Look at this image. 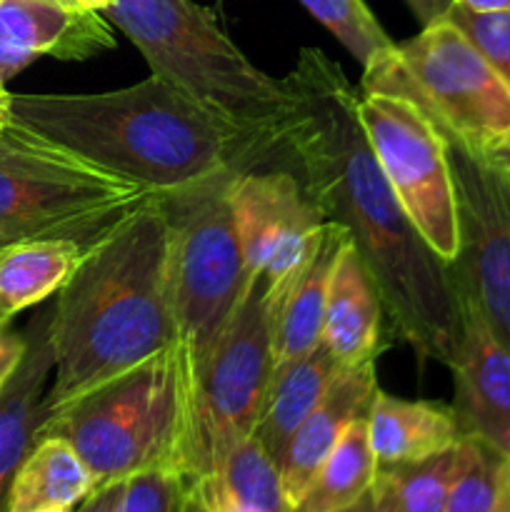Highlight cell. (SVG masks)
Listing matches in <instances>:
<instances>
[{
    "label": "cell",
    "mask_w": 510,
    "mask_h": 512,
    "mask_svg": "<svg viewBox=\"0 0 510 512\" xmlns=\"http://www.w3.org/2000/svg\"><path fill=\"white\" fill-rule=\"evenodd\" d=\"M65 3H70V5H78V0H65ZM80 8V5H78Z\"/></svg>",
    "instance_id": "b9f144b4"
},
{
    "label": "cell",
    "mask_w": 510,
    "mask_h": 512,
    "mask_svg": "<svg viewBox=\"0 0 510 512\" xmlns=\"http://www.w3.org/2000/svg\"><path fill=\"white\" fill-rule=\"evenodd\" d=\"M188 478L175 468L130 475L113 512H185Z\"/></svg>",
    "instance_id": "83f0119b"
},
{
    "label": "cell",
    "mask_w": 510,
    "mask_h": 512,
    "mask_svg": "<svg viewBox=\"0 0 510 512\" xmlns=\"http://www.w3.org/2000/svg\"><path fill=\"white\" fill-rule=\"evenodd\" d=\"M488 158L493 160V163H498L500 168H503V170H508V173H510V140H508V143L503 145V148L498 150V153L488 155Z\"/></svg>",
    "instance_id": "74e56055"
},
{
    "label": "cell",
    "mask_w": 510,
    "mask_h": 512,
    "mask_svg": "<svg viewBox=\"0 0 510 512\" xmlns=\"http://www.w3.org/2000/svg\"><path fill=\"white\" fill-rule=\"evenodd\" d=\"M493 512H510V463H508V470H505L503 488H500L498 503H495Z\"/></svg>",
    "instance_id": "8d00e7d4"
},
{
    "label": "cell",
    "mask_w": 510,
    "mask_h": 512,
    "mask_svg": "<svg viewBox=\"0 0 510 512\" xmlns=\"http://www.w3.org/2000/svg\"><path fill=\"white\" fill-rule=\"evenodd\" d=\"M360 85L415 100L435 128L480 155L498 153L510 140V85L448 15L395 43L393 53L363 70Z\"/></svg>",
    "instance_id": "ba28073f"
},
{
    "label": "cell",
    "mask_w": 510,
    "mask_h": 512,
    "mask_svg": "<svg viewBox=\"0 0 510 512\" xmlns=\"http://www.w3.org/2000/svg\"><path fill=\"white\" fill-rule=\"evenodd\" d=\"M113 3H115V0H78L80 8L98 10V13H105V10H108Z\"/></svg>",
    "instance_id": "f35d334b"
},
{
    "label": "cell",
    "mask_w": 510,
    "mask_h": 512,
    "mask_svg": "<svg viewBox=\"0 0 510 512\" xmlns=\"http://www.w3.org/2000/svg\"><path fill=\"white\" fill-rule=\"evenodd\" d=\"M158 198L10 118L0 133V248L75 240L90 248Z\"/></svg>",
    "instance_id": "8992f818"
},
{
    "label": "cell",
    "mask_w": 510,
    "mask_h": 512,
    "mask_svg": "<svg viewBox=\"0 0 510 512\" xmlns=\"http://www.w3.org/2000/svg\"><path fill=\"white\" fill-rule=\"evenodd\" d=\"M10 118H13V93L0 88V133L10 123Z\"/></svg>",
    "instance_id": "d590c367"
},
{
    "label": "cell",
    "mask_w": 510,
    "mask_h": 512,
    "mask_svg": "<svg viewBox=\"0 0 510 512\" xmlns=\"http://www.w3.org/2000/svg\"><path fill=\"white\" fill-rule=\"evenodd\" d=\"M310 15L363 65V70L395 50V43L365 0H300Z\"/></svg>",
    "instance_id": "484cf974"
},
{
    "label": "cell",
    "mask_w": 510,
    "mask_h": 512,
    "mask_svg": "<svg viewBox=\"0 0 510 512\" xmlns=\"http://www.w3.org/2000/svg\"><path fill=\"white\" fill-rule=\"evenodd\" d=\"M453 5L473 10V13H500V10H510V0H453Z\"/></svg>",
    "instance_id": "836d02e7"
},
{
    "label": "cell",
    "mask_w": 510,
    "mask_h": 512,
    "mask_svg": "<svg viewBox=\"0 0 510 512\" xmlns=\"http://www.w3.org/2000/svg\"><path fill=\"white\" fill-rule=\"evenodd\" d=\"M185 512H255L230 498L215 478H188Z\"/></svg>",
    "instance_id": "f546056e"
},
{
    "label": "cell",
    "mask_w": 510,
    "mask_h": 512,
    "mask_svg": "<svg viewBox=\"0 0 510 512\" xmlns=\"http://www.w3.org/2000/svg\"><path fill=\"white\" fill-rule=\"evenodd\" d=\"M170 343L168 220L155 198L85 250L50 310V415Z\"/></svg>",
    "instance_id": "7a4b0ae2"
},
{
    "label": "cell",
    "mask_w": 510,
    "mask_h": 512,
    "mask_svg": "<svg viewBox=\"0 0 510 512\" xmlns=\"http://www.w3.org/2000/svg\"><path fill=\"white\" fill-rule=\"evenodd\" d=\"M343 512H395V510L390 508V505L385 503L378 493H375V488H370V493L365 495V498H360L353 508H348Z\"/></svg>",
    "instance_id": "e575fe53"
},
{
    "label": "cell",
    "mask_w": 510,
    "mask_h": 512,
    "mask_svg": "<svg viewBox=\"0 0 510 512\" xmlns=\"http://www.w3.org/2000/svg\"><path fill=\"white\" fill-rule=\"evenodd\" d=\"M115 48V33L98 10L53 0L0 3V88L33 60H88Z\"/></svg>",
    "instance_id": "5bb4252c"
},
{
    "label": "cell",
    "mask_w": 510,
    "mask_h": 512,
    "mask_svg": "<svg viewBox=\"0 0 510 512\" xmlns=\"http://www.w3.org/2000/svg\"><path fill=\"white\" fill-rule=\"evenodd\" d=\"M95 490L93 473L60 435H43L15 473L8 512L75 508Z\"/></svg>",
    "instance_id": "44dd1931"
},
{
    "label": "cell",
    "mask_w": 510,
    "mask_h": 512,
    "mask_svg": "<svg viewBox=\"0 0 510 512\" xmlns=\"http://www.w3.org/2000/svg\"><path fill=\"white\" fill-rule=\"evenodd\" d=\"M35 512H73V508H43V510H35Z\"/></svg>",
    "instance_id": "ab89813d"
},
{
    "label": "cell",
    "mask_w": 510,
    "mask_h": 512,
    "mask_svg": "<svg viewBox=\"0 0 510 512\" xmlns=\"http://www.w3.org/2000/svg\"><path fill=\"white\" fill-rule=\"evenodd\" d=\"M338 368L340 363L335 360V355L320 340L310 353L273 375L253 435L275 463L280 460L285 445L300 428V423L320 403Z\"/></svg>",
    "instance_id": "ffe728a7"
},
{
    "label": "cell",
    "mask_w": 510,
    "mask_h": 512,
    "mask_svg": "<svg viewBox=\"0 0 510 512\" xmlns=\"http://www.w3.org/2000/svg\"><path fill=\"white\" fill-rule=\"evenodd\" d=\"M378 470V458L370 448L368 415H360L320 465L295 512H343L353 508L370 493Z\"/></svg>",
    "instance_id": "603a6c76"
},
{
    "label": "cell",
    "mask_w": 510,
    "mask_h": 512,
    "mask_svg": "<svg viewBox=\"0 0 510 512\" xmlns=\"http://www.w3.org/2000/svg\"><path fill=\"white\" fill-rule=\"evenodd\" d=\"M43 435H60L73 445L95 488L155 468L185 473L188 403L173 350L50 415Z\"/></svg>",
    "instance_id": "52a82bcc"
},
{
    "label": "cell",
    "mask_w": 510,
    "mask_h": 512,
    "mask_svg": "<svg viewBox=\"0 0 510 512\" xmlns=\"http://www.w3.org/2000/svg\"><path fill=\"white\" fill-rule=\"evenodd\" d=\"M230 200L248 275L263 278L270 293L283 288L313 253L323 213L280 163L240 170Z\"/></svg>",
    "instance_id": "7c38bea8"
},
{
    "label": "cell",
    "mask_w": 510,
    "mask_h": 512,
    "mask_svg": "<svg viewBox=\"0 0 510 512\" xmlns=\"http://www.w3.org/2000/svg\"><path fill=\"white\" fill-rule=\"evenodd\" d=\"M375 393H378L375 363L340 365L335 370L320 403L300 423L278 460L280 483L293 512L350 423L360 415H368Z\"/></svg>",
    "instance_id": "9a60e30c"
},
{
    "label": "cell",
    "mask_w": 510,
    "mask_h": 512,
    "mask_svg": "<svg viewBox=\"0 0 510 512\" xmlns=\"http://www.w3.org/2000/svg\"><path fill=\"white\" fill-rule=\"evenodd\" d=\"M443 138L458 205V255L450 273L460 298L478 308L510 350V173L453 135Z\"/></svg>",
    "instance_id": "8fae6325"
},
{
    "label": "cell",
    "mask_w": 510,
    "mask_h": 512,
    "mask_svg": "<svg viewBox=\"0 0 510 512\" xmlns=\"http://www.w3.org/2000/svg\"><path fill=\"white\" fill-rule=\"evenodd\" d=\"M0 3H3V0H0Z\"/></svg>",
    "instance_id": "7bdbcfd3"
},
{
    "label": "cell",
    "mask_w": 510,
    "mask_h": 512,
    "mask_svg": "<svg viewBox=\"0 0 510 512\" xmlns=\"http://www.w3.org/2000/svg\"><path fill=\"white\" fill-rule=\"evenodd\" d=\"M458 448L433 455L423 463L380 468L373 485L375 493L395 512H443L458 470Z\"/></svg>",
    "instance_id": "cb8c5ba5"
},
{
    "label": "cell",
    "mask_w": 510,
    "mask_h": 512,
    "mask_svg": "<svg viewBox=\"0 0 510 512\" xmlns=\"http://www.w3.org/2000/svg\"><path fill=\"white\" fill-rule=\"evenodd\" d=\"M238 173L220 170L175 193L158 195L168 220L170 350L183 380L188 420L210 353L248 285L230 200Z\"/></svg>",
    "instance_id": "5b68a950"
},
{
    "label": "cell",
    "mask_w": 510,
    "mask_h": 512,
    "mask_svg": "<svg viewBox=\"0 0 510 512\" xmlns=\"http://www.w3.org/2000/svg\"><path fill=\"white\" fill-rule=\"evenodd\" d=\"M358 118L398 203L438 258L453 263L458 205L443 133L415 100L378 90L358 93Z\"/></svg>",
    "instance_id": "30bf717a"
},
{
    "label": "cell",
    "mask_w": 510,
    "mask_h": 512,
    "mask_svg": "<svg viewBox=\"0 0 510 512\" xmlns=\"http://www.w3.org/2000/svg\"><path fill=\"white\" fill-rule=\"evenodd\" d=\"M210 478L218 480L220 488L245 508L255 512H293L283 493L278 463L255 435L243 440Z\"/></svg>",
    "instance_id": "d4e9b609"
},
{
    "label": "cell",
    "mask_w": 510,
    "mask_h": 512,
    "mask_svg": "<svg viewBox=\"0 0 510 512\" xmlns=\"http://www.w3.org/2000/svg\"><path fill=\"white\" fill-rule=\"evenodd\" d=\"M13 120L155 195L265 165L248 140L155 75L108 93L13 95Z\"/></svg>",
    "instance_id": "3957f363"
},
{
    "label": "cell",
    "mask_w": 510,
    "mask_h": 512,
    "mask_svg": "<svg viewBox=\"0 0 510 512\" xmlns=\"http://www.w3.org/2000/svg\"><path fill=\"white\" fill-rule=\"evenodd\" d=\"M505 470L508 458L475 438L460 440L458 470L450 483L443 512H493Z\"/></svg>",
    "instance_id": "4316f807"
},
{
    "label": "cell",
    "mask_w": 510,
    "mask_h": 512,
    "mask_svg": "<svg viewBox=\"0 0 510 512\" xmlns=\"http://www.w3.org/2000/svg\"><path fill=\"white\" fill-rule=\"evenodd\" d=\"M463 335L450 358L453 413L465 438H475L510 460V350L473 303L460 298Z\"/></svg>",
    "instance_id": "4fadbf2b"
},
{
    "label": "cell",
    "mask_w": 510,
    "mask_h": 512,
    "mask_svg": "<svg viewBox=\"0 0 510 512\" xmlns=\"http://www.w3.org/2000/svg\"><path fill=\"white\" fill-rule=\"evenodd\" d=\"M105 13L155 78L248 140L265 165L278 163L293 95L285 78L250 63L210 10L193 0H115Z\"/></svg>",
    "instance_id": "277c9868"
},
{
    "label": "cell",
    "mask_w": 510,
    "mask_h": 512,
    "mask_svg": "<svg viewBox=\"0 0 510 512\" xmlns=\"http://www.w3.org/2000/svg\"><path fill=\"white\" fill-rule=\"evenodd\" d=\"M125 480H118V483H108L95 488L88 498L83 500L78 512H113L115 505H118L120 493H123Z\"/></svg>",
    "instance_id": "1f68e13d"
},
{
    "label": "cell",
    "mask_w": 510,
    "mask_h": 512,
    "mask_svg": "<svg viewBox=\"0 0 510 512\" xmlns=\"http://www.w3.org/2000/svg\"><path fill=\"white\" fill-rule=\"evenodd\" d=\"M50 380L53 350L48 310L30 323L23 363L0 393V512H8V495L15 473L40 440L50 418Z\"/></svg>",
    "instance_id": "2e32d148"
},
{
    "label": "cell",
    "mask_w": 510,
    "mask_h": 512,
    "mask_svg": "<svg viewBox=\"0 0 510 512\" xmlns=\"http://www.w3.org/2000/svg\"><path fill=\"white\" fill-rule=\"evenodd\" d=\"M405 3L410 5V10L418 15V20L423 25H430L435 23V20L445 18L448 10L453 8V0H405Z\"/></svg>",
    "instance_id": "d6a6232c"
},
{
    "label": "cell",
    "mask_w": 510,
    "mask_h": 512,
    "mask_svg": "<svg viewBox=\"0 0 510 512\" xmlns=\"http://www.w3.org/2000/svg\"><path fill=\"white\" fill-rule=\"evenodd\" d=\"M273 380V298L268 283L248 285L228 328L210 353L195 393L185 445V478L215 475L255 433Z\"/></svg>",
    "instance_id": "9c48e42d"
},
{
    "label": "cell",
    "mask_w": 510,
    "mask_h": 512,
    "mask_svg": "<svg viewBox=\"0 0 510 512\" xmlns=\"http://www.w3.org/2000/svg\"><path fill=\"white\" fill-rule=\"evenodd\" d=\"M25 350H28V335L15 328L13 318L0 315V393L23 363Z\"/></svg>",
    "instance_id": "4dcf8cb0"
},
{
    "label": "cell",
    "mask_w": 510,
    "mask_h": 512,
    "mask_svg": "<svg viewBox=\"0 0 510 512\" xmlns=\"http://www.w3.org/2000/svg\"><path fill=\"white\" fill-rule=\"evenodd\" d=\"M448 18L468 35L475 48L488 58L500 73V78L510 85V10L500 13H473L460 5L448 10Z\"/></svg>",
    "instance_id": "f1b7e54d"
},
{
    "label": "cell",
    "mask_w": 510,
    "mask_h": 512,
    "mask_svg": "<svg viewBox=\"0 0 510 512\" xmlns=\"http://www.w3.org/2000/svg\"><path fill=\"white\" fill-rule=\"evenodd\" d=\"M348 240L343 225L325 220L313 253L298 273L273 290V375L288 368L323 340L325 303L335 258Z\"/></svg>",
    "instance_id": "e0dca14e"
},
{
    "label": "cell",
    "mask_w": 510,
    "mask_h": 512,
    "mask_svg": "<svg viewBox=\"0 0 510 512\" xmlns=\"http://www.w3.org/2000/svg\"><path fill=\"white\" fill-rule=\"evenodd\" d=\"M385 305L353 243L335 258L323 320V343L340 365L375 363L385 340Z\"/></svg>",
    "instance_id": "ac0fdd59"
},
{
    "label": "cell",
    "mask_w": 510,
    "mask_h": 512,
    "mask_svg": "<svg viewBox=\"0 0 510 512\" xmlns=\"http://www.w3.org/2000/svg\"><path fill=\"white\" fill-rule=\"evenodd\" d=\"M85 250L75 240H23L0 248V315L13 318L60 293Z\"/></svg>",
    "instance_id": "7402d4cb"
},
{
    "label": "cell",
    "mask_w": 510,
    "mask_h": 512,
    "mask_svg": "<svg viewBox=\"0 0 510 512\" xmlns=\"http://www.w3.org/2000/svg\"><path fill=\"white\" fill-rule=\"evenodd\" d=\"M368 435L380 468L423 463L465 438L448 405L403 400L380 388L368 410Z\"/></svg>",
    "instance_id": "d6986e66"
},
{
    "label": "cell",
    "mask_w": 510,
    "mask_h": 512,
    "mask_svg": "<svg viewBox=\"0 0 510 512\" xmlns=\"http://www.w3.org/2000/svg\"><path fill=\"white\" fill-rule=\"evenodd\" d=\"M285 85L293 110L278 163L298 175L325 220L343 225L395 333L420 358L448 365L463 335L450 263L425 243L385 180L360 125L358 90L318 48L300 50Z\"/></svg>",
    "instance_id": "6da1fadb"
},
{
    "label": "cell",
    "mask_w": 510,
    "mask_h": 512,
    "mask_svg": "<svg viewBox=\"0 0 510 512\" xmlns=\"http://www.w3.org/2000/svg\"><path fill=\"white\" fill-rule=\"evenodd\" d=\"M53 3H63V5H70V3H65V0H53ZM73 8H78V5H73Z\"/></svg>",
    "instance_id": "60d3db41"
}]
</instances>
